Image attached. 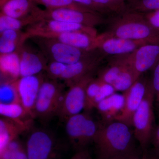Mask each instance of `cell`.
I'll return each mask as SVG.
<instances>
[{"instance_id": "obj_1", "label": "cell", "mask_w": 159, "mask_h": 159, "mask_svg": "<svg viewBox=\"0 0 159 159\" xmlns=\"http://www.w3.org/2000/svg\"><path fill=\"white\" fill-rule=\"evenodd\" d=\"M115 121L100 125L93 143L98 159H113L134 154V132Z\"/></svg>"}, {"instance_id": "obj_2", "label": "cell", "mask_w": 159, "mask_h": 159, "mask_svg": "<svg viewBox=\"0 0 159 159\" xmlns=\"http://www.w3.org/2000/svg\"><path fill=\"white\" fill-rule=\"evenodd\" d=\"M106 24V32L109 36L159 44V32L150 26L143 13L127 10L107 18Z\"/></svg>"}, {"instance_id": "obj_3", "label": "cell", "mask_w": 159, "mask_h": 159, "mask_svg": "<svg viewBox=\"0 0 159 159\" xmlns=\"http://www.w3.org/2000/svg\"><path fill=\"white\" fill-rule=\"evenodd\" d=\"M156 94L151 81L133 119L134 136L143 150L151 140L154 130V104Z\"/></svg>"}, {"instance_id": "obj_4", "label": "cell", "mask_w": 159, "mask_h": 159, "mask_svg": "<svg viewBox=\"0 0 159 159\" xmlns=\"http://www.w3.org/2000/svg\"><path fill=\"white\" fill-rule=\"evenodd\" d=\"M64 85L56 80L45 79L39 93L34 117L46 121L57 116L64 97Z\"/></svg>"}, {"instance_id": "obj_5", "label": "cell", "mask_w": 159, "mask_h": 159, "mask_svg": "<svg viewBox=\"0 0 159 159\" xmlns=\"http://www.w3.org/2000/svg\"><path fill=\"white\" fill-rule=\"evenodd\" d=\"M85 111L70 117L65 121V129L69 140L77 151L93 143L100 125Z\"/></svg>"}, {"instance_id": "obj_6", "label": "cell", "mask_w": 159, "mask_h": 159, "mask_svg": "<svg viewBox=\"0 0 159 159\" xmlns=\"http://www.w3.org/2000/svg\"><path fill=\"white\" fill-rule=\"evenodd\" d=\"M31 14L34 16L37 21L41 20H55L93 28L105 25L107 22V18L99 13L67 8L42 9L37 6Z\"/></svg>"}, {"instance_id": "obj_7", "label": "cell", "mask_w": 159, "mask_h": 159, "mask_svg": "<svg viewBox=\"0 0 159 159\" xmlns=\"http://www.w3.org/2000/svg\"><path fill=\"white\" fill-rule=\"evenodd\" d=\"M30 39L37 45L49 62L56 61L71 64L87 56L92 51L77 48L54 39L39 36Z\"/></svg>"}, {"instance_id": "obj_8", "label": "cell", "mask_w": 159, "mask_h": 159, "mask_svg": "<svg viewBox=\"0 0 159 159\" xmlns=\"http://www.w3.org/2000/svg\"><path fill=\"white\" fill-rule=\"evenodd\" d=\"M96 72L88 74L69 86L57 115L62 122H65L70 117L80 113L84 110L87 87L94 78Z\"/></svg>"}, {"instance_id": "obj_9", "label": "cell", "mask_w": 159, "mask_h": 159, "mask_svg": "<svg viewBox=\"0 0 159 159\" xmlns=\"http://www.w3.org/2000/svg\"><path fill=\"white\" fill-rule=\"evenodd\" d=\"M25 145L28 159H54L56 157L55 139L51 133L45 129L32 130Z\"/></svg>"}, {"instance_id": "obj_10", "label": "cell", "mask_w": 159, "mask_h": 159, "mask_svg": "<svg viewBox=\"0 0 159 159\" xmlns=\"http://www.w3.org/2000/svg\"><path fill=\"white\" fill-rule=\"evenodd\" d=\"M151 79L144 78L141 75L129 89L123 92L124 105L115 121L122 122L129 127H133L134 115L145 97Z\"/></svg>"}, {"instance_id": "obj_11", "label": "cell", "mask_w": 159, "mask_h": 159, "mask_svg": "<svg viewBox=\"0 0 159 159\" xmlns=\"http://www.w3.org/2000/svg\"><path fill=\"white\" fill-rule=\"evenodd\" d=\"M26 32L29 38L44 36L46 34H56L70 31L85 32L94 36H97L95 28L52 20H41L28 26Z\"/></svg>"}, {"instance_id": "obj_12", "label": "cell", "mask_w": 159, "mask_h": 159, "mask_svg": "<svg viewBox=\"0 0 159 159\" xmlns=\"http://www.w3.org/2000/svg\"><path fill=\"white\" fill-rule=\"evenodd\" d=\"M107 56L99 49L93 50L79 61L67 65L65 72L61 80L70 86L88 74L96 72Z\"/></svg>"}, {"instance_id": "obj_13", "label": "cell", "mask_w": 159, "mask_h": 159, "mask_svg": "<svg viewBox=\"0 0 159 159\" xmlns=\"http://www.w3.org/2000/svg\"><path fill=\"white\" fill-rule=\"evenodd\" d=\"M45 79L43 74L41 73L20 77L15 81L20 102L32 118L40 88Z\"/></svg>"}, {"instance_id": "obj_14", "label": "cell", "mask_w": 159, "mask_h": 159, "mask_svg": "<svg viewBox=\"0 0 159 159\" xmlns=\"http://www.w3.org/2000/svg\"><path fill=\"white\" fill-rule=\"evenodd\" d=\"M146 44L150 43L144 41L109 36L105 32L97 36V49L107 56H120L131 54Z\"/></svg>"}, {"instance_id": "obj_15", "label": "cell", "mask_w": 159, "mask_h": 159, "mask_svg": "<svg viewBox=\"0 0 159 159\" xmlns=\"http://www.w3.org/2000/svg\"><path fill=\"white\" fill-rule=\"evenodd\" d=\"M127 60L132 68L141 76L152 70L159 62V44H146L141 46L127 54Z\"/></svg>"}, {"instance_id": "obj_16", "label": "cell", "mask_w": 159, "mask_h": 159, "mask_svg": "<svg viewBox=\"0 0 159 159\" xmlns=\"http://www.w3.org/2000/svg\"><path fill=\"white\" fill-rule=\"evenodd\" d=\"M20 57V76H32L46 70L49 61L42 52L25 44L17 51Z\"/></svg>"}, {"instance_id": "obj_17", "label": "cell", "mask_w": 159, "mask_h": 159, "mask_svg": "<svg viewBox=\"0 0 159 159\" xmlns=\"http://www.w3.org/2000/svg\"><path fill=\"white\" fill-rule=\"evenodd\" d=\"M31 119L15 120L1 117L0 119V152L11 141L30 129Z\"/></svg>"}, {"instance_id": "obj_18", "label": "cell", "mask_w": 159, "mask_h": 159, "mask_svg": "<svg viewBox=\"0 0 159 159\" xmlns=\"http://www.w3.org/2000/svg\"><path fill=\"white\" fill-rule=\"evenodd\" d=\"M97 36L80 31H70L46 34L42 37L54 39L77 48L90 51L97 49Z\"/></svg>"}, {"instance_id": "obj_19", "label": "cell", "mask_w": 159, "mask_h": 159, "mask_svg": "<svg viewBox=\"0 0 159 159\" xmlns=\"http://www.w3.org/2000/svg\"><path fill=\"white\" fill-rule=\"evenodd\" d=\"M123 94L115 93L103 99L96 106L104 124L113 122L119 116L124 105Z\"/></svg>"}, {"instance_id": "obj_20", "label": "cell", "mask_w": 159, "mask_h": 159, "mask_svg": "<svg viewBox=\"0 0 159 159\" xmlns=\"http://www.w3.org/2000/svg\"><path fill=\"white\" fill-rule=\"evenodd\" d=\"M36 6L31 0H0L1 13L16 18L31 15Z\"/></svg>"}, {"instance_id": "obj_21", "label": "cell", "mask_w": 159, "mask_h": 159, "mask_svg": "<svg viewBox=\"0 0 159 159\" xmlns=\"http://www.w3.org/2000/svg\"><path fill=\"white\" fill-rule=\"evenodd\" d=\"M28 33L21 30H7L0 33V54L17 52L27 39Z\"/></svg>"}, {"instance_id": "obj_22", "label": "cell", "mask_w": 159, "mask_h": 159, "mask_svg": "<svg viewBox=\"0 0 159 159\" xmlns=\"http://www.w3.org/2000/svg\"><path fill=\"white\" fill-rule=\"evenodd\" d=\"M0 72L4 81H13L20 77V57L18 52L0 54Z\"/></svg>"}, {"instance_id": "obj_23", "label": "cell", "mask_w": 159, "mask_h": 159, "mask_svg": "<svg viewBox=\"0 0 159 159\" xmlns=\"http://www.w3.org/2000/svg\"><path fill=\"white\" fill-rule=\"evenodd\" d=\"M36 21L37 20L32 14L23 18H16L0 12V33L7 30H21Z\"/></svg>"}, {"instance_id": "obj_24", "label": "cell", "mask_w": 159, "mask_h": 159, "mask_svg": "<svg viewBox=\"0 0 159 159\" xmlns=\"http://www.w3.org/2000/svg\"><path fill=\"white\" fill-rule=\"evenodd\" d=\"M140 77L128 63L112 86L116 92H124L129 89Z\"/></svg>"}, {"instance_id": "obj_25", "label": "cell", "mask_w": 159, "mask_h": 159, "mask_svg": "<svg viewBox=\"0 0 159 159\" xmlns=\"http://www.w3.org/2000/svg\"><path fill=\"white\" fill-rule=\"evenodd\" d=\"M127 0H93L104 16L117 15L127 10Z\"/></svg>"}, {"instance_id": "obj_26", "label": "cell", "mask_w": 159, "mask_h": 159, "mask_svg": "<svg viewBox=\"0 0 159 159\" xmlns=\"http://www.w3.org/2000/svg\"><path fill=\"white\" fill-rule=\"evenodd\" d=\"M36 5L45 6L46 9L67 8L86 12H95L85 6L80 5L73 0H31Z\"/></svg>"}, {"instance_id": "obj_27", "label": "cell", "mask_w": 159, "mask_h": 159, "mask_svg": "<svg viewBox=\"0 0 159 159\" xmlns=\"http://www.w3.org/2000/svg\"><path fill=\"white\" fill-rule=\"evenodd\" d=\"M0 159H28L25 145L15 139L0 152Z\"/></svg>"}, {"instance_id": "obj_28", "label": "cell", "mask_w": 159, "mask_h": 159, "mask_svg": "<svg viewBox=\"0 0 159 159\" xmlns=\"http://www.w3.org/2000/svg\"><path fill=\"white\" fill-rule=\"evenodd\" d=\"M0 114L1 117L15 120H25L28 116L32 117L20 103H0Z\"/></svg>"}, {"instance_id": "obj_29", "label": "cell", "mask_w": 159, "mask_h": 159, "mask_svg": "<svg viewBox=\"0 0 159 159\" xmlns=\"http://www.w3.org/2000/svg\"><path fill=\"white\" fill-rule=\"evenodd\" d=\"M0 103H20L15 81H1Z\"/></svg>"}, {"instance_id": "obj_30", "label": "cell", "mask_w": 159, "mask_h": 159, "mask_svg": "<svg viewBox=\"0 0 159 159\" xmlns=\"http://www.w3.org/2000/svg\"><path fill=\"white\" fill-rule=\"evenodd\" d=\"M127 10L142 13L159 10V0H127Z\"/></svg>"}, {"instance_id": "obj_31", "label": "cell", "mask_w": 159, "mask_h": 159, "mask_svg": "<svg viewBox=\"0 0 159 159\" xmlns=\"http://www.w3.org/2000/svg\"><path fill=\"white\" fill-rule=\"evenodd\" d=\"M103 83L98 77L89 83L86 90L85 111L90 112L95 108V99Z\"/></svg>"}, {"instance_id": "obj_32", "label": "cell", "mask_w": 159, "mask_h": 159, "mask_svg": "<svg viewBox=\"0 0 159 159\" xmlns=\"http://www.w3.org/2000/svg\"><path fill=\"white\" fill-rule=\"evenodd\" d=\"M67 65L56 61H49L46 72L50 79L61 80L63 74L65 72Z\"/></svg>"}, {"instance_id": "obj_33", "label": "cell", "mask_w": 159, "mask_h": 159, "mask_svg": "<svg viewBox=\"0 0 159 159\" xmlns=\"http://www.w3.org/2000/svg\"><path fill=\"white\" fill-rule=\"evenodd\" d=\"M143 14L150 26L159 32V10Z\"/></svg>"}, {"instance_id": "obj_34", "label": "cell", "mask_w": 159, "mask_h": 159, "mask_svg": "<svg viewBox=\"0 0 159 159\" xmlns=\"http://www.w3.org/2000/svg\"><path fill=\"white\" fill-rule=\"evenodd\" d=\"M152 77L151 79L152 87L156 95L159 94V62L152 70Z\"/></svg>"}, {"instance_id": "obj_35", "label": "cell", "mask_w": 159, "mask_h": 159, "mask_svg": "<svg viewBox=\"0 0 159 159\" xmlns=\"http://www.w3.org/2000/svg\"><path fill=\"white\" fill-rule=\"evenodd\" d=\"M73 1L77 4L85 6L95 12L103 15L102 11L99 9V7L93 2V0H73Z\"/></svg>"}, {"instance_id": "obj_36", "label": "cell", "mask_w": 159, "mask_h": 159, "mask_svg": "<svg viewBox=\"0 0 159 159\" xmlns=\"http://www.w3.org/2000/svg\"><path fill=\"white\" fill-rule=\"evenodd\" d=\"M69 159H92L90 153L87 148L78 150Z\"/></svg>"}, {"instance_id": "obj_37", "label": "cell", "mask_w": 159, "mask_h": 159, "mask_svg": "<svg viewBox=\"0 0 159 159\" xmlns=\"http://www.w3.org/2000/svg\"><path fill=\"white\" fill-rule=\"evenodd\" d=\"M151 140L157 150L159 151V125L155 129Z\"/></svg>"}, {"instance_id": "obj_38", "label": "cell", "mask_w": 159, "mask_h": 159, "mask_svg": "<svg viewBox=\"0 0 159 159\" xmlns=\"http://www.w3.org/2000/svg\"><path fill=\"white\" fill-rule=\"evenodd\" d=\"M113 159H148L145 157H142V158H139L137 157L134 154L131 155L127 156L121 157Z\"/></svg>"}, {"instance_id": "obj_39", "label": "cell", "mask_w": 159, "mask_h": 159, "mask_svg": "<svg viewBox=\"0 0 159 159\" xmlns=\"http://www.w3.org/2000/svg\"><path fill=\"white\" fill-rule=\"evenodd\" d=\"M155 102H156L157 110L159 114V95H156Z\"/></svg>"}]
</instances>
